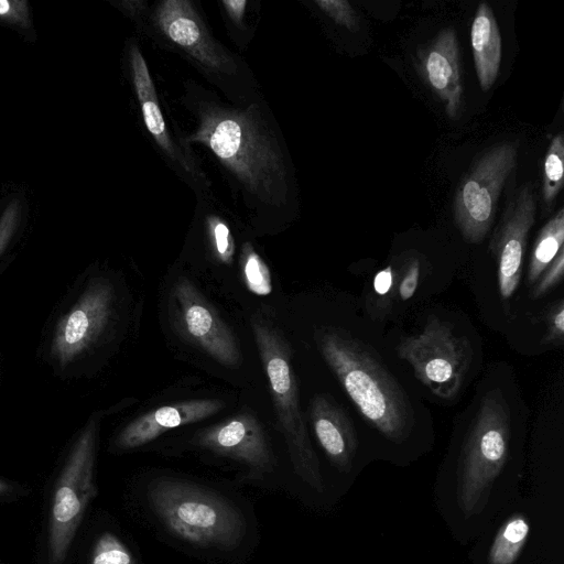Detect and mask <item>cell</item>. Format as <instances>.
<instances>
[{"mask_svg":"<svg viewBox=\"0 0 564 564\" xmlns=\"http://www.w3.org/2000/svg\"><path fill=\"white\" fill-rule=\"evenodd\" d=\"M316 344L360 414L382 436L403 444L414 427V411L402 386L378 356L349 333L325 327Z\"/></svg>","mask_w":564,"mask_h":564,"instance_id":"cell-3","label":"cell"},{"mask_svg":"<svg viewBox=\"0 0 564 564\" xmlns=\"http://www.w3.org/2000/svg\"><path fill=\"white\" fill-rule=\"evenodd\" d=\"M240 268L243 281L250 292L261 296L271 293L270 270L250 241L243 242L241 247Z\"/></svg>","mask_w":564,"mask_h":564,"instance_id":"cell-21","label":"cell"},{"mask_svg":"<svg viewBox=\"0 0 564 564\" xmlns=\"http://www.w3.org/2000/svg\"><path fill=\"white\" fill-rule=\"evenodd\" d=\"M564 242V209L561 208L540 230L533 245L527 285L533 286L543 271L550 265Z\"/></svg>","mask_w":564,"mask_h":564,"instance_id":"cell-20","label":"cell"},{"mask_svg":"<svg viewBox=\"0 0 564 564\" xmlns=\"http://www.w3.org/2000/svg\"><path fill=\"white\" fill-rule=\"evenodd\" d=\"M547 336L553 344H563L564 338V302L560 299L546 313Z\"/></svg>","mask_w":564,"mask_h":564,"instance_id":"cell-29","label":"cell"},{"mask_svg":"<svg viewBox=\"0 0 564 564\" xmlns=\"http://www.w3.org/2000/svg\"><path fill=\"white\" fill-rule=\"evenodd\" d=\"M517 143L491 147L460 181L454 198V219L464 239L480 242L496 216L497 203L516 166Z\"/></svg>","mask_w":564,"mask_h":564,"instance_id":"cell-9","label":"cell"},{"mask_svg":"<svg viewBox=\"0 0 564 564\" xmlns=\"http://www.w3.org/2000/svg\"><path fill=\"white\" fill-rule=\"evenodd\" d=\"M564 274V248H561L550 265L543 271L533 284L531 295L540 299L551 292L563 279Z\"/></svg>","mask_w":564,"mask_h":564,"instance_id":"cell-26","label":"cell"},{"mask_svg":"<svg viewBox=\"0 0 564 564\" xmlns=\"http://www.w3.org/2000/svg\"><path fill=\"white\" fill-rule=\"evenodd\" d=\"M0 19L22 28H29V2L26 0H0Z\"/></svg>","mask_w":564,"mask_h":564,"instance_id":"cell-28","label":"cell"},{"mask_svg":"<svg viewBox=\"0 0 564 564\" xmlns=\"http://www.w3.org/2000/svg\"><path fill=\"white\" fill-rule=\"evenodd\" d=\"M113 291L99 281L87 288L57 326L52 355L65 366L83 354L101 334L112 313Z\"/></svg>","mask_w":564,"mask_h":564,"instance_id":"cell-13","label":"cell"},{"mask_svg":"<svg viewBox=\"0 0 564 564\" xmlns=\"http://www.w3.org/2000/svg\"><path fill=\"white\" fill-rule=\"evenodd\" d=\"M127 63L142 122L154 149L195 197L213 193L212 181L193 147L183 141L176 124H167L147 61L133 39L128 43Z\"/></svg>","mask_w":564,"mask_h":564,"instance_id":"cell-7","label":"cell"},{"mask_svg":"<svg viewBox=\"0 0 564 564\" xmlns=\"http://www.w3.org/2000/svg\"><path fill=\"white\" fill-rule=\"evenodd\" d=\"M169 307L174 326L184 338L224 366H240L242 358L235 335L193 282L186 278L175 282Z\"/></svg>","mask_w":564,"mask_h":564,"instance_id":"cell-11","label":"cell"},{"mask_svg":"<svg viewBox=\"0 0 564 564\" xmlns=\"http://www.w3.org/2000/svg\"><path fill=\"white\" fill-rule=\"evenodd\" d=\"M534 217L535 200L531 185L527 184L509 199L490 242L503 300L513 296L521 280L527 240Z\"/></svg>","mask_w":564,"mask_h":564,"instance_id":"cell-12","label":"cell"},{"mask_svg":"<svg viewBox=\"0 0 564 564\" xmlns=\"http://www.w3.org/2000/svg\"><path fill=\"white\" fill-rule=\"evenodd\" d=\"M511 455V412L498 392L478 402L462 442L453 480L462 520L478 518L494 503Z\"/></svg>","mask_w":564,"mask_h":564,"instance_id":"cell-4","label":"cell"},{"mask_svg":"<svg viewBox=\"0 0 564 564\" xmlns=\"http://www.w3.org/2000/svg\"><path fill=\"white\" fill-rule=\"evenodd\" d=\"M397 352L424 386L446 400L459 391L471 359L467 340L436 317H430L420 333L402 338Z\"/></svg>","mask_w":564,"mask_h":564,"instance_id":"cell-10","label":"cell"},{"mask_svg":"<svg viewBox=\"0 0 564 564\" xmlns=\"http://www.w3.org/2000/svg\"><path fill=\"white\" fill-rule=\"evenodd\" d=\"M398 279V272L394 271L392 265H388L380 270L373 279L372 290L376 296L383 302L389 303V297L392 295Z\"/></svg>","mask_w":564,"mask_h":564,"instance_id":"cell-30","label":"cell"},{"mask_svg":"<svg viewBox=\"0 0 564 564\" xmlns=\"http://www.w3.org/2000/svg\"><path fill=\"white\" fill-rule=\"evenodd\" d=\"M137 22L141 32L180 55L227 100L240 102L261 94L247 62L213 34L195 2L161 0L148 4Z\"/></svg>","mask_w":564,"mask_h":564,"instance_id":"cell-2","label":"cell"},{"mask_svg":"<svg viewBox=\"0 0 564 564\" xmlns=\"http://www.w3.org/2000/svg\"><path fill=\"white\" fill-rule=\"evenodd\" d=\"M471 47L476 74L484 91L495 84L501 62V36L491 8L479 3L471 24Z\"/></svg>","mask_w":564,"mask_h":564,"instance_id":"cell-18","label":"cell"},{"mask_svg":"<svg viewBox=\"0 0 564 564\" xmlns=\"http://www.w3.org/2000/svg\"><path fill=\"white\" fill-rule=\"evenodd\" d=\"M251 327L265 371L278 429L288 446L294 473L313 490L324 491L319 462L308 437L300 406L291 350L278 327L262 315H254Z\"/></svg>","mask_w":564,"mask_h":564,"instance_id":"cell-6","label":"cell"},{"mask_svg":"<svg viewBox=\"0 0 564 564\" xmlns=\"http://www.w3.org/2000/svg\"><path fill=\"white\" fill-rule=\"evenodd\" d=\"M97 425L90 421L76 440L56 481L48 522L50 564H63L90 500Z\"/></svg>","mask_w":564,"mask_h":564,"instance_id":"cell-8","label":"cell"},{"mask_svg":"<svg viewBox=\"0 0 564 564\" xmlns=\"http://www.w3.org/2000/svg\"><path fill=\"white\" fill-rule=\"evenodd\" d=\"M90 564H135V560L117 535L104 532L94 544Z\"/></svg>","mask_w":564,"mask_h":564,"instance_id":"cell-23","label":"cell"},{"mask_svg":"<svg viewBox=\"0 0 564 564\" xmlns=\"http://www.w3.org/2000/svg\"><path fill=\"white\" fill-rule=\"evenodd\" d=\"M12 491V487L0 478V496L9 495Z\"/></svg>","mask_w":564,"mask_h":564,"instance_id":"cell-32","label":"cell"},{"mask_svg":"<svg viewBox=\"0 0 564 564\" xmlns=\"http://www.w3.org/2000/svg\"><path fill=\"white\" fill-rule=\"evenodd\" d=\"M225 406L218 399H195L160 406L131 421L120 432L116 444L132 449L150 443L167 430L203 421Z\"/></svg>","mask_w":564,"mask_h":564,"instance_id":"cell-16","label":"cell"},{"mask_svg":"<svg viewBox=\"0 0 564 564\" xmlns=\"http://www.w3.org/2000/svg\"><path fill=\"white\" fill-rule=\"evenodd\" d=\"M315 437L329 462L349 473L358 449L354 425L343 409L326 394H316L310 405Z\"/></svg>","mask_w":564,"mask_h":564,"instance_id":"cell-17","label":"cell"},{"mask_svg":"<svg viewBox=\"0 0 564 564\" xmlns=\"http://www.w3.org/2000/svg\"><path fill=\"white\" fill-rule=\"evenodd\" d=\"M421 272V262L417 258H411L399 270L395 290L401 301H408L414 295L419 286Z\"/></svg>","mask_w":564,"mask_h":564,"instance_id":"cell-27","label":"cell"},{"mask_svg":"<svg viewBox=\"0 0 564 564\" xmlns=\"http://www.w3.org/2000/svg\"><path fill=\"white\" fill-rule=\"evenodd\" d=\"M564 174V139L553 138L544 159L542 194L546 206H552L562 185Z\"/></svg>","mask_w":564,"mask_h":564,"instance_id":"cell-22","label":"cell"},{"mask_svg":"<svg viewBox=\"0 0 564 564\" xmlns=\"http://www.w3.org/2000/svg\"><path fill=\"white\" fill-rule=\"evenodd\" d=\"M417 70L424 83L445 105L446 113L456 118L462 111L463 85L459 48L454 30L443 29L417 54Z\"/></svg>","mask_w":564,"mask_h":564,"instance_id":"cell-15","label":"cell"},{"mask_svg":"<svg viewBox=\"0 0 564 564\" xmlns=\"http://www.w3.org/2000/svg\"><path fill=\"white\" fill-rule=\"evenodd\" d=\"M147 496L161 522L192 544L232 549L246 533V521L236 508L192 482L155 478Z\"/></svg>","mask_w":564,"mask_h":564,"instance_id":"cell-5","label":"cell"},{"mask_svg":"<svg viewBox=\"0 0 564 564\" xmlns=\"http://www.w3.org/2000/svg\"><path fill=\"white\" fill-rule=\"evenodd\" d=\"M531 522L525 513H511L496 531L487 550L486 564H517L528 544Z\"/></svg>","mask_w":564,"mask_h":564,"instance_id":"cell-19","label":"cell"},{"mask_svg":"<svg viewBox=\"0 0 564 564\" xmlns=\"http://www.w3.org/2000/svg\"><path fill=\"white\" fill-rule=\"evenodd\" d=\"M313 3L335 23L350 31L357 28V15L354 8L345 0H314Z\"/></svg>","mask_w":564,"mask_h":564,"instance_id":"cell-25","label":"cell"},{"mask_svg":"<svg viewBox=\"0 0 564 564\" xmlns=\"http://www.w3.org/2000/svg\"><path fill=\"white\" fill-rule=\"evenodd\" d=\"M19 203L12 202L3 212L2 216L0 217V253L7 246L8 241L10 240L11 236L14 232V229L18 225L19 220Z\"/></svg>","mask_w":564,"mask_h":564,"instance_id":"cell-31","label":"cell"},{"mask_svg":"<svg viewBox=\"0 0 564 564\" xmlns=\"http://www.w3.org/2000/svg\"><path fill=\"white\" fill-rule=\"evenodd\" d=\"M221 10L224 12V19L227 24L234 31L236 35L235 40L240 47H242V35L250 39L249 26L245 22V14L248 6L247 0H221ZM232 35V37H234Z\"/></svg>","mask_w":564,"mask_h":564,"instance_id":"cell-24","label":"cell"},{"mask_svg":"<svg viewBox=\"0 0 564 564\" xmlns=\"http://www.w3.org/2000/svg\"><path fill=\"white\" fill-rule=\"evenodd\" d=\"M194 124L183 141L203 145L216 162L234 206L257 227L293 219L299 207L295 166L280 124L262 94L231 102L189 78L180 97Z\"/></svg>","mask_w":564,"mask_h":564,"instance_id":"cell-1","label":"cell"},{"mask_svg":"<svg viewBox=\"0 0 564 564\" xmlns=\"http://www.w3.org/2000/svg\"><path fill=\"white\" fill-rule=\"evenodd\" d=\"M194 442L205 449L248 466L257 477L271 473L276 465L261 423L249 412L204 429L195 435Z\"/></svg>","mask_w":564,"mask_h":564,"instance_id":"cell-14","label":"cell"}]
</instances>
